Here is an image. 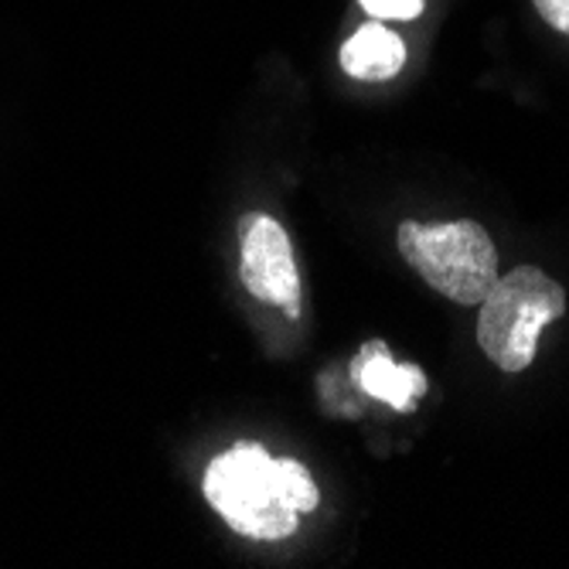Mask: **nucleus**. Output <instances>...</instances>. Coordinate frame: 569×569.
<instances>
[{"instance_id":"nucleus-3","label":"nucleus","mask_w":569,"mask_h":569,"mask_svg":"<svg viewBox=\"0 0 569 569\" xmlns=\"http://www.w3.org/2000/svg\"><path fill=\"white\" fill-rule=\"evenodd\" d=\"M399 252L437 293L460 307H475L498 280V249L478 222L399 226Z\"/></svg>"},{"instance_id":"nucleus-7","label":"nucleus","mask_w":569,"mask_h":569,"mask_svg":"<svg viewBox=\"0 0 569 569\" xmlns=\"http://www.w3.org/2000/svg\"><path fill=\"white\" fill-rule=\"evenodd\" d=\"M376 21H412L423 14V0H358Z\"/></svg>"},{"instance_id":"nucleus-8","label":"nucleus","mask_w":569,"mask_h":569,"mask_svg":"<svg viewBox=\"0 0 569 569\" xmlns=\"http://www.w3.org/2000/svg\"><path fill=\"white\" fill-rule=\"evenodd\" d=\"M532 4L546 18V24H552L569 38V0H532Z\"/></svg>"},{"instance_id":"nucleus-5","label":"nucleus","mask_w":569,"mask_h":569,"mask_svg":"<svg viewBox=\"0 0 569 569\" xmlns=\"http://www.w3.org/2000/svg\"><path fill=\"white\" fill-rule=\"evenodd\" d=\"M355 379L372 399L389 402L399 412L417 409V399L427 392V376L417 366H396L382 341H369L358 355Z\"/></svg>"},{"instance_id":"nucleus-2","label":"nucleus","mask_w":569,"mask_h":569,"mask_svg":"<svg viewBox=\"0 0 569 569\" xmlns=\"http://www.w3.org/2000/svg\"><path fill=\"white\" fill-rule=\"evenodd\" d=\"M566 315V290L539 267H515L481 300L478 345L501 372H526L539 335Z\"/></svg>"},{"instance_id":"nucleus-6","label":"nucleus","mask_w":569,"mask_h":569,"mask_svg":"<svg viewBox=\"0 0 569 569\" xmlns=\"http://www.w3.org/2000/svg\"><path fill=\"white\" fill-rule=\"evenodd\" d=\"M406 66V41L382 21L361 24L341 44V69L358 82H389Z\"/></svg>"},{"instance_id":"nucleus-1","label":"nucleus","mask_w":569,"mask_h":569,"mask_svg":"<svg viewBox=\"0 0 569 569\" xmlns=\"http://www.w3.org/2000/svg\"><path fill=\"white\" fill-rule=\"evenodd\" d=\"M204 498L239 536L277 542L293 536L300 515L315 511L321 495L300 460L273 457L260 443H239L209 463Z\"/></svg>"},{"instance_id":"nucleus-4","label":"nucleus","mask_w":569,"mask_h":569,"mask_svg":"<svg viewBox=\"0 0 569 569\" xmlns=\"http://www.w3.org/2000/svg\"><path fill=\"white\" fill-rule=\"evenodd\" d=\"M239 273L246 290L270 307H283L297 318L300 273L287 229L273 216H246L239 222Z\"/></svg>"}]
</instances>
